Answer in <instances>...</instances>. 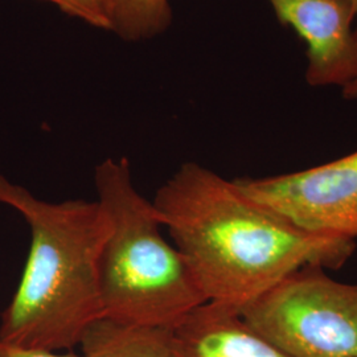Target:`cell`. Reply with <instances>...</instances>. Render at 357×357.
Masks as SVG:
<instances>
[{"label": "cell", "mask_w": 357, "mask_h": 357, "mask_svg": "<svg viewBox=\"0 0 357 357\" xmlns=\"http://www.w3.org/2000/svg\"><path fill=\"white\" fill-rule=\"evenodd\" d=\"M354 1V7H355V15H356L357 19V0H352ZM356 35H357V28H356Z\"/></svg>", "instance_id": "cell-12"}, {"label": "cell", "mask_w": 357, "mask_h": 357, "mask_svg": "<svg viewBox=\"0 0 357 357\" xmlns=\"http://www.w3.org/2000/svg\"><path fill=\"white\" fill-rule=\"evenodd\" d=\"M0 203L19 212L31 229L26 266L0 318V340L73 351L90 323L103 315L98 261L107 216L97 200L45 202L1 174Z\"/></svg>", "instance_id": "cell-2"}, {"label": "cell", "mask_w": 357, "mask_h": 357, "mask_svg": "<svg viewBox=\"0 0 357 357\" xmlns=\"http://www.w3.org/2000/svg\"><path fill=\"white\" fill-rule=\"evenodd\" d=\"M112 31L128 41L163 32L171 22L168 0H105Z\"/></svg>", "instance_id": "cell-9"}, {"label": "cell", "mask_w": 357, "mask_h": 357, "mask_svg": "<svg viewBox=\"0 0 357 357\" xmlns=\"http://www.w3.org/2000/svg\"><path fill=\"white\" fill-rule=\"evenodd\" d=\"M0 357H81L73 351L50 352L40 349H29L17 345L8 344L0 340Z\"/></svg>", "instance_id": "cell-11"}, {"label": "cell", "mask_w": 357, "mask_h": 357, "mask_svg": "<svg viewBox=\"0 0 357 357\" xmlns=\"http://www.w3.org/2000/svg\"><path fill=\"white\" fill-rule=\"evenodd\" d=\"M153 206L206 303L240 312L294 271L339 268L356 243L311 234L240 190L234 180L184 163Z\"/></svg>", "instance_id": "cell-1"}, {"label": "cell", "mask_w": 357, "mask_h": 357, "mask_svg": "<svg viewBox=\"0 0 357 357\" xmlns=\"http://www.w3.org/2000/svg\"><path fill=\"white\" fill-rule=\"evenodd\" d=\"M176 357H291L255 331L240 312L213 303L174 327Z\"/></svg>", "instance_id": "cell-7"}, {"label": "cell", "mask_w": 357, "mask_h": 357, "mask_svg": "<svg viewBox=\"0 0 357 357\" xmlns=\"http://www.w3.org/2000/svg\"><path fill=\"white\" fill-rule=\"evenodd\" d=\"M234 181L302 230L357 240V151L296 172Z\"/></svg>", "instance_id": "cell-5"}, {"label": "cell", "mask_w": 357, "mask_h": 357, "mask_svg": "<svg viewBox=\"0 0 357 357\" xmlns=\"http://www.w3.org/2000/svg\"><path fill=\"white\" fill-rule=\"evenodd\" d=\"M81 357H176L174 328L101 315L79 343Z\"/></svg>", "instance_id": "cell-8"}, {"label": "cell", "mask_w": 357, "mask_h": 357, "mask_svg": "<svg viewBox=\"0 0 357 357\" xmlns=\"http://www.w3.org/2000/svg\"><path fill=\"white\" fill-rule=\"evenodd\" d=\"M109 230L98 261L103 315L174 328L206 303L184 257L162 233L153 202L137 190L126 158L94 172Z\"/></svg>", "instance_id": "cell-3"}, {"label": "cell", "mask_w": 357, "mask_h": 357, "mask_svg": "<svg viewBox=\"0 0 357 357\" xmlns=\"http://www.w3.org/2000/svg\"><path fill=\"white\" fill-rule=\"evenodd\" d=\"M60 7L64 13L78 17L90 26L112 31L105 0H47Z\"/></svg>", "instance_id": "cell-10"}, {"label": "cell", "mask_w": 357, "mask_h": 357, "mask_svg": "<svg viewBox=\"0 0 357 357\" xmlns=\"http://www.w3.org/2000/svg\"><path fill=\"white\" fill-rule=\"evenodd\" d=\"M259 335L291 357H357V283L326 268H299L240 311Z\"/></svg>", "instance_id": "cell-4"}, {"label": "cell", "mask_w": 357, "mask_h": 357, "mask_svg": "<svg viewBox=\"0 0 357 357\" xmlns=\"http://www.w3.org/2000/svg\"><path fill=\"white\" fill-rule=\"evenodd\" d=\"M282 24L293 26L308 45L307 82L339 86L357 98L356 19L352 0H268Z\"/></svg>", "instance_id": "cell-6"}]
</instances>
